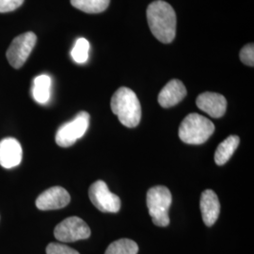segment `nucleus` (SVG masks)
I'll use <instances>...</instances> for the list:
<instances>
[{
	"instance_id": "nucleus-1",
	"label": "nucleus",
	"mask_w": 254,
	"mask_h": 254,
	"mask_svg": "<svg viewBox=\"0 0 254 254\" xmlns=\"http://www.w3.org/2000/svg\"><path fill=\"white\" fill-rule=\"evenodd\" d=\"M151 32L163 44L172 43L176 35V14L173 7L163 0L151 3L147 9Z\"/></svg>"
},
{
	"instance_id": "nucleus-2",
	"label": "nucleus",
	"mask_w": 254,
	"mask_h": 254,
	"mask_svg": "<svg viewBox=\"0 0 254 254\" xmlns=\"http://www.w3.org/2000/svg\"><path fill=\"white\" fill-rule=\"evenodd\" d=\"M112 112L118 116L122 125L129 128L137 127L141 119V107L136 93L122 87L112 96Z\"/></svg>"
},
{
	"instance_id": "nucleus-3",
	"label": "nucleus",
	"mask_w": 254,
	"mask_h": 254,
	"mask_svg": "<svg viewBox=\"0 0 254 254\" xmlns=\"http://www.w3.org/2000/svg\"><path fill=\"white\" fill-rule=\"evenodd\" d=\"M215 132L214 124L197 113L189 114L179 127V137L188 144L198 145L204 143Z\"/></svg>"
},
{
	"instance_id": "nucleus-4",
	"label": "nucleus",
	"mask_w": 254,
	"mask_h": 254,
	"mask_svg": "<svg viewBox=\"0 0 254 254\" xmlns=\"http://www.w3.org/2000/svg\"><path fill=\"white\" fill-rule=\"evenodd\" d=\"M173 201V196L169 189L157 186L147 192V207L154 225L167 227L170 224L169 209Z\"/></svg>"
},
{
	"instance_id": "nucleus-5",
	"label": "nucleus",
	"mask_w": 254,
	"mask_h": 254,
	"mask_svg": "<svg viewBox=\"0 0 254 254\" xmlns=\"http://www.w3.org/2000/svg\"><path fill=\"white\" fill-rule=\"evenodd\" d=\"M90 119L88 112L81 111L71 122L64 124L56 134L57 144L64 148L73 145L87 132L90 126Z\"/></svg>"
},
{
	"instance_id": "nucleus-6",
	"label": "nucleus",
	"mask_w": 254,
	"mask_h": 254,
	"mask_svg": "<svg viewBox=\"0 0 254 254\" xmlns=\"http://www.w3.org/2000/svg\"><path fill=\"white\" fill-rule=\"evenodd\" d=\"M36 42L37 36L33 32H26L16 37L6 53L9 64L15 69L21 68L31 54Z\"/></svg>"
},
{
	"instance_id": "nucleus-7",
	"label": "nucleus",
	"mask_w": 254,
	"mask_h": 254,
	"mask_svg": "<svg viewBox=\"0 0 254 254\" xmlns=\"http://www.w3.org/2000/svg\"><path fill=\"white\" fill-rule=\"evenodd\" d=\"M54 235L61 242H75L89 238L91 236V229L81 218L71 217L64 219L57 225Z\"/></svg>"
},
{
	"instance_id": "nucleus-8",
	"label": "nucleus",
	"mask_w": 254,
	"mask_h": 254,
	"mask_svg": "<svg viewBox=\"0 0 254 254\" xmlns=\"http://www.w3.org/2000/svg\"><path fill=\"white\" fill-rule=\"evenodd\" d=\"M92 204L104 213H117L121 209V200L109 191L107 184L102 180L93 183L89 190Z\"/></svg>"
},
{
	"instance_id": "nucleus-9",
	"label": "nucleus",
	"mask_w": 254,
	"mask_h": 254,
	"mask_svg": "<svg viewBox=\"0 0 254 254\" xmlns=\"http://www.w3.org/2000/svg\"><path fill=\"white\" fill-rule=\"evenodd\" d=\"M71 200L68 191L62 187H53L44 191L36 200L37 208L43 211L64 208Z\"/></svg>"
},
{
	"instance_id": "nucleus-10",
	"label": "nucleus",
	"mask_w": 254,
	"mask_h": 254,
	"mask_svg": "<svg viewBox=\"0 0 254 254\" xmlns=\"http://www.w3.org/2000/svg\"><path fill=\"white\" fill-rule=\"evenodd\" d=\"M197 107L213 118L222 117L227 109L225 97L216 92H203L196 99Z\"/></svg>"
},
{
	"instance_id": "nucleus-11",
	"label": "nucleus",
	"mask_w": 254,
	"mask_h": 254,
	"mask_svg": "<svg viewBox=\"0 0 254 254\" xmlns=\"http://www.w3.org/2000/svg\"><path fill=\"white\" fill-rule=\"evenodd\" d=\"M23 151L18 140L7 137L0 141V165L5 169H11L22 161Z\"/></svg>"
},
{
	"instance_id": "nucleus-12",
	"label": "nucleus",
	"mask_w": 254,
	"mask_h": 254,
	"mask_svg": "<svg viewBox=\"0 0 254 254\" xmlns=\"http://www.w3.org/2000/svg\"><path fill=\"white\" fill-rule=\"evenodd\" d=\"M200 207L204 224L211 227L218 220L220 213V203L217 194L211 190L203 191L200 196Z\"/></svg>"
},
{
	"instance_id": "nucleus-13",
	"label": "nucleus",
	"mask_w": 254,
	"mask_h": 254,
	"mask_svg": "<svg viewBox=\"0 0 254 254\" xmlns=\"http://www.w3.org/2000/svg\"><path fill=\"white\" fill-rule=\"evenodd\" d=\"M187 95V89L183 82L173 79L167 83L158 95V103L165 109L179 104Z\"/></svg>"
},
{
	"instance_id": "nucleus-14",
	"label": "nucleus",
	"mask_w": 254,
	"mask_h": 254,
	"mask_svg": "<svg viewBox=\"0 0 254 254\" xmlns=\"http://www.w3.org/2000/svg\"><path fill=\"white\" fill-rule=\"evenodd\" d=\"M51 77L47 74L38 75L33 80L32 96L37 103L45 105L51 95Z\"/></svg>"
},
{
	"instance_id": "nucleus-15",
	"label": "nucleus",
	"mask_w": 254,
	"mask_h": 254,
	"mask_svg": "<svg viewBox=\"0 0 254 254\" xmlns=\"http://www.w3.org/2000/svg\"><path fill=\"white\" fill-rule=\"evenodd\" d=\"M240 138L237 136H228L225 140L219 143L215 153V162L218 166H222L229 161L232 155L236 152L239 145Z\"/></svg>"
},
{
	"instance_id": "nucleus-16",
	"label": "nucleus",
	"mask_w": 254,
	"mask_h": 254,
	"mask_svg": "<svg viewBox=\"0 0 254 254\" xmlns=\"http://www.w3.org/2000/svg\"><path fill=\"white\" fill-rule=\"evenodd\" d=\"M110 0H71L74 8L87 13H100L108 9Z\"/></svg>"
},
{
	"instance_id": "nucleus-17",
	"label": "nucleus",
	"mask_w": 254,
	"mask_h": 254,
	"mask_svg": "<svg viewBox=\"0 0 254 254\" xmlns=\"http://www.w3.org/2000/svg\"><path fill=\"white\" fill-rule=\"evenodd\" d=\"M138 246L135 241L130 239H120L112 242L105 254H137Z\"/></svg>"
},
{
	"instance_id": "nucleus-18",
	"label": "nucleus",
	"mask_w": 254,
	"mask_h": 254,
	"mask_svg": "<svg viewBox=\"0 0 254 254\" xmlns=\"http://www.w3.org/2000/svg\"><path fill=\"white\" fill-rule=\"evenodd\" d=\"M90 43L85 38H79L73 46L71 56L76 64H85L89 59Z\"/></svg>"
},
{
	"instance_id": "nucleus-19",
	"label": "nucleus",
	"mask_w": 254,
	"mask_h": 254,
	"mask_svg": "<svg viewBox=\"0 0 254 254\" xmlns=\"http://www.w3.org/2000/svg\"><path fill=\"white\" fill-rule=\"evenodd\" d=\"M46 254H80L68 246L60 243H50L46 248Z\"/></svg>"
},
{
	"instance_id": "nucleus-20",
	"label": "nucleus",
	"mask_w": 254,
	"mask_h": 254,
	"mask_svg": "<svg viewBox=\"0 0 254 254\" xmlns=\"http://www.w3.org/2000/svg\"><path fill=\"white\" fill-rule=\"evenodd\" d=\"M240 60L243 64L248 66L254 65V46L253 44L247 45L240 51Z\"/></svg>"
},
{
	"instance_id": "nucleus-21",
	"label": "nucleus",
	"mask_w": 254,
	"mask_h": 254,
	"mask_svg": "<svg viewBox=\"0 0 254 254\" xmlns=\"http://www.w3.org/2000/svg\"><path fill=\"white\" fill-rule=\"evenodd\" d=\"M24 0H0V12H9L19 8Z\"/></svg>"
}]
</instances>
